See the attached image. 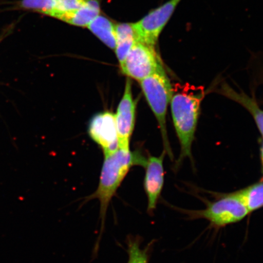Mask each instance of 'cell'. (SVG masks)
Returning <instances> with one entry per match:
<instances>
[{
    "mask_svg": "<svg viewBox=\"0 0 263 263\" xmlns=\"http://www.w3.org/2000/svg\"><path fill=\"white\" fill-rule=\"evenodd\" d=\"M249 212L234 193L210 203L205 210L190 212L193 219H205L216 228H223L241 221Z\"/></svg>",
    "mask_w": 263,
    "mask_h": 263,
    "instance_id": "cell-4",
    "label": "cell"
},
{
    "mask_svg": "<svg viewBox=\"0 0 263 263\" xmlns=\"http://www.w3.org/2000/svg\"><path fill=\"white\" fill-rule=\"evenodd\" d=\"M249 213L256 211L263 206V182L254 184L234 193Z\"/></svg>",
    "mask_w": 263,
    "mask_h": 263,
    "instance_id": "cell-14",
    "label": "cell"
},
{
    "mask_svg": "<svg viewBox=\"0 0 263 263\" xmlns=\"http://www.w3.org/2000/svg\"><path fill=\"white\" fill-rule=\"evenodd\" d=\"M116 47L115 52L120 65L123 64L132 48L138 41L133 24H120L115 25Z\"/></svg>",
    "mask_w": 263,
    "mask_h": 263,
    "instance_id": "cell-11",
    "label": "cell"
},
{
    "mask_svg": "<svg viewBox=\"0 0 263 263\" xmlns=\"http://www.w3.org/2000/svg\"><path fill=\"white\" fill-rule=\"evenodd\" d=\"M85 4L78 11L66 16L62 21L81 27H87L100 14V0H85Z\"/></svg>",
    "mask_w": 263,
    "mask_h": 263,
    "instance_id": "cell-12",
    "label": "cell"
},
{
    "mask_svg": "<svg viewBox=\"0 0 263 263\" xmlns=\"http://www.w3.org/2000/svg\"><path fill=\"white\" fill-rule=\"evenodd\" d=\"M139 82L147 103L159 125L164 149L163 151L173 160V151L167 136L166 114L173 95V87L164 69Z\"/></svg>",
    "mask_w": 263,
    "mask_h": 263,
    "instance_id": "cell-3",
    "label": "cell"
},
{
    "mask_svg": "<svg viewBox=\"0 0 263 263\" xmlns=\"http://www.w3.org/2000/svg\"><path fill=\"white\" fill-rule=\"evenodd\" d=\"M120 67L127 78L139 82L164 70L154 47L140 42L135 44Z\"/></svg>",
    "mask_w": 263,
    "mask_h": 263,
    "instance_id": "cell-5",
    "label": "cell"
},
{
    "mask_svg": "<svg viewBox=\"0 0 263 263\" xmlns=\"http://www.w3.org/2000/svg\"><path fill=\"white\" fill-rule=\"evenodd\" d=\"M85 0H55L52 17L62 21L66 16L80 9L85 4Z\"/></svg>",
    "mask_w": 263,
    "mask_h": 263,
    "instance_id": "cell-16",
    "label": "cell"
},
{
    "mask_svg": "<svg viewBox=\"0 0 263 263\" xmlns=\"http://www.w3.org/2000/svg\"><path fill=\"white\" fill-rule=\"evenodd\" d=\"M88 133L103 150L104 156L119 149L115 115L109 111L98 113L91 118Z\"/></svg>",
    "mask_w": 263,
    "mask_h": 263,
    "instance_id": "cell-8",
    "label": "cell"
},
{
    "mask_svg": "<svg viewBox=\"0 0 263 263\" xmlns=\"http://www.w3.org/2000/svg\"><path fill=\"white\" fill-rule=\"evenodd\" d=\"M55 5V0H21L16 6L20 9L52 16Z\"/></svg>",
    "mask_w": 263,
    "mask_h": 263,
    "instance_id": "cell-15",
    "label": "cell"
},
{
    "mask_svg": "<svg viewBox=\"0 0 263 263\" xmlns=\"http://www.w3.org/2000/svg\"><path fill=\"white\" fill-rule=\"evenodd\" d=\"M146 162V158L139 153L120 148L110 155L104 156L98 189L86 199L87 201L97 199L100 203L101 227L96 249L98 248L99 241L103 232L106 214L111 199L131 167L136 165L144 166Z\"/></svg>",
    "mask_w": 263,
    "mask_h": 263,
    "instance_id": "cell-2",
    "label": "cell"
},
{
    "mask_svg": "<svg viewBox=\"0 0 263 263\" xmlns=\"http://www.w3.org/2000/svg\"><path fill=\"white\" fill-rule=\"evenodd\" d=\"M127 251V263H148L147 249H141L139 239H128Z\"/></svg>",
    "mask_w": 263,
    "mask_h": 263,
    "instance_id": "cell-17",
    "label": "cell"
},
{
    "mask_svg": "<svg viewBox=\"0 0 263 263\" xmlns=\"http://www.w3.org/2000/svg\"><path fill=\"white\" fill-rule=\"evenodd\" d=\"M181 2L182 0H169L151 11L139 22L133 24L138 41L154 47L161 32Z\"/></svg>",
    "mask_w": 263,
    "mask_h": 263,
    "instance_id": "cell-6",
    "label": "cell"
},
{
    "mask_svg": "<svg viewBox=\"0 0 263 263\" xmlns=\"http://www.w3.org/2000/svg\"><path fill=\"white\" fill-rule=\"evenodd\" d=\"M136 109L137 101L134 99L130 80L127 78L123 97L115 114L118 147L121 149L130 150V141L136 124Z\"/></svg>",
    "mask_w": 263,
    "mask_h": 263,
    "instance_id": "cell-7",
    "label": "cell"
},
{
    "mask_svg": "<svg viewBox=\"0 0 263 263\" xmlns=\"http://www.w3.org/2000/svg\"><path fill=\"white\" fill-rule=\"evenodd\" d=\"M175 88L170 103L173 123L180 144V155L177 161L180 164L187 157L192 159V144L205 91L203 88L190 85Z\"/></svg>",
    "mask_w": 263,
    "mask_h": 263,
    "instance_id": "cell-1",
    "label": "cell"
},
{
    "mask_svg": "<svg viewBox=\"0 0 263 263\" xmlns=\"http://www.w3.org/2000/svg\"><path fill=\"white\" fill-rule=\"evenodd\" d=\"M218 92L245 107L254 117L263 137V110L259 107L255 99L249 97L244 93H238L226 84L222 85Z\"/></svg>",
    "mask_w": 263,
    "mask_h": 263,
    "instance_id": "cell-10",
    "label": "cell"
},
{
    "mask_svg": "<svg viewBox=\"0 0 263 263\" xmlns=\"http://www.w3.org/2000/svg\"><path fill=\"white\" fill-rule=\"evenodd\" d=\"M261 159H262V167H263V144L261 148Z\"/></svg>",
    "mask_w": 263,
    "mask_h": 263,
    "instance_id": "cell-18",
    "label": "cell"
},
{
    "mask_svg": "<svg viewBox=\"0 0 263 263\" xmlns=\"http://www.w3.org/2000/svg\"><path fill=\"white\" fill-rule=\"evenodd\" d=\"M165 153L159 157L149 156L146 159L144 188L147 198V212L152 215L156 209L164 184L163 160Z\"/></svg>",
    "mask_w": 263,
    "mask_h": 263,
    "instance_id": "cell-9",
    "label": "cell"
},
{
    "mask_svg": "<svg viewBox=\"0 0 263 263\" xmlns=\"http://www.w3.org/2000/svg\"><path fill=\"white\" fill-rule=\"evenodd\" d=\"M87 28L108 47L115 49L117 44L115 25L109 19L100 14L90 23Z\"/></svg>",
    "mask_w": 263,
    "mask_h": 263,
    "instance_id": "cell-13",
    "label": "cell"
}]
</instances>
